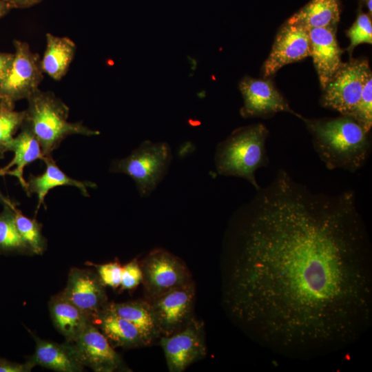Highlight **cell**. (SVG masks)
<instances>
[{
	"mask_svg": "<svg viewBox=\"0 0 372 372\" xmlns=\"http://www.w3.org/2000/svg\"><path fill=\"white\" fill-rule=\"evenodd\" d=\"M221 275L229 318L280 355L337 352L371 325V244L352 190L314 192L280 169L232 217Z\"/></svg>",
	"mask_w": 372,
	"mask_h": 372,
	"instance_id": "cell-1",
	"label": "cell"
},
{
	"mask_svg": "<svg viewBox=\"0 0 372 372\" xmlns=\"http://www.w3.org/2000/svg\"><path fill=\"white\" fill-rule=\"evenodd\" d=\"M312 136L313 147L329 169L354 173L368 160L371 143L366 132L352 116L309 119L302 116Z\"/></svg>",
	"mask_w": 372,
	"mask_h": 372,
	"instance_id": "cell-2",
	"label": "cell"
},
{
	"mask_svg": "<svg viewBox=\"0 0 372 372\" xmlns=\"http://www.w3.org/2000/svg\"><path fill=\"white\" fill-rule=\"evenodd\" d=\"M23 124L39 141L45 157L51 156L62 141L72 134L94 136L99 132L81 122L68 121V106L50 91L36 90L28 99Z\"/></svg>",
	"mask_w": 372,
	"mask_h": 372,
	"instance_id": "cell-3",
	"label": "cell"
},
{
	"mask_svg": "<svg viewBox=\"0 0 372 372\" xmlns=\"http://www.w3.org/2000/svg\"><path fill=\"white\" fill-rule=\"evenodd\" d=\"M268 135V130L262 123L235 130L216 147L214 161L217 172L243 178L257 190L260 185L256 172L269 165L265 145Z\"/></svg>",
	"mask_w": 372,
	"mask_h": 372,
	"instance_id": "cell-4",
	"label": "cell"
},
{
	"mask_svg": "<svg viewBox=\"0 0 372 372\" xmlns=\"http://www.w3.org/2000/svg\"><path fill=\"white\" fill-rule=\"evenodd\" d=\"M172 158L168 144L145 141L127 157L114 160L110 171L130 176L141 196H147L165 176Z\"/></svg>",
	"mask_w": 372,
	"mask_h": 372,
	"instance_id": "cell-5",
	"label": "cell"
},
{
	"mask_svg": "<svg viewBox=\"0 0 372 372\" xmlns=\"http://www.w3.org/2000/svg\"><path fill=\"white\" fill-rule=\"evenodd\" d=\"M145 299L154 300L193 282L185 263L163 249L152 250L139 262Z\"/></svg>",
	"mask_w": 372,
	"mask_h": 372,
	"instance_id": "cell-6",
	"label": "cell"
},
{
	"mask_svg": "<svg viewBox=\"0 0 372 372\" xmlns=\"http://www.w3.org/2000/svg\"><path fill=\"white\" fill-rule=\"evenodd\" d=\"M369 70V63L364 59H351L342 63L323 90L322 105L335 110L342 115L351 116Z\"/></svg>",
	"mask_w": 372,
	"mask_h": 372,
	"instance_id": "cell-7",
	"label": "cell"
},
{
	"mask_svg": "<svg viewBox=\"0 0 372 372\" xmlns=\"http://www.w3.org/2000/svg\"><path fill=\"white\" fill-rule=\"evenodd\" d=\"M14 59L11 68L0 85V99L10 103L28 99L43 79L41 58L33 52L28 43L14 40Z\"/></svg>",
	"mask_w": 372,
	"mask_h": 372,
	"instance_id": "cell-8",
	"label": "cell"
},
{
	"mask_svg": "<svg viewBox=\"0 0 372 372\" xmlns=\"http://www.w3.org/2000/svg\"><path fill=\"white\" fill-rule=\"evenodd\" d=\"M195 300L196 289L192 282L149 300L160 338L167 337L180 331L192 321Z\"/></svg>",
	"mask_w": 372,
	"mask_h": 372,
	"instance_id": "cell-9",
	"label": "cell"
},
{
	"mask_svg": "<svg viewBox=\"0 0 372 372\" xmlns=\"http://www.w3.org/2000/svg\"><path fill=\"white\" fill-rule=\"evenodd\" d=\"M159 344L170 372L184 371L207 355L204 325L195 318L180 331L161 337Z\"/></svg>",
	"mask_w": 372,
	"mask_h": 372,
	"instance_id": "cell-10",
	"label": "cell"
},
{
	"mask_svg": "<svg viewBox=\"0 0 372 372\" xmlns=\"http://www.w3.org/2000/svg\"><path fill=\"white\" fill-rule=\"evenodd\" d=\"M309 29L285 22L276 34L268 58L262 68L265 78L285 65L310 56Z\"/></svg>",
	"mask_w": 372,
	"mask_h": 372,
	"instance_id": "cell-11",
	"label": "cell"
},
{
	"mask_svg": "<svg viewBox=\"0 0 372 372\" xmlns=\"http://www.w3.org/2000/svg\"><path fill=\"white\" fill-rule=\"evenodd\" d=\"M239 88L244 100L240 114L245 118L270 116L280 112L302 118L291 108L269 80L245 76L240 81Z\"/></svg>",
	"mask_w": 372,
	"mask_h": 372,
	"instance_id": "cell-12",
	"label": "cell"
},
{
	"mask_svg": "<svg viewBox=\"0 0 372 372\" xmlns=\"http://www.w3.org/2000/svg\"><path fill=\"white\" fill-rule=\"evenodd\" d=\"M72 344L82 364L95 372L130 371L92 322Z\"/></svg>",
	"mask_w": 372,
	"mask_h": 372,
	"instance_id": "cell-13",
	"label": "cell"
},
{
	"mask_svg": "<svg viewBox=\"0 0 372 372\" xmlns=\"http://www.w3.org/2000/svg\"><path fill=\"white\" fill-rule=\"evenodd\" d=\"M105 285L99 276L90 269H70L63 296L91 318L107 304Z\"/></svg>",
	"mask_w": 372,
	"mask_h": 372,
	"instance_id": "cell-14",
	"label": "cell"
},
{
	"mask_svg": "<svg viewBox=\"0 0 372 372\" xmlns=\"http://www.w3.org/2000/svg\"><path fill=\"white\" fill-rule=\"evenodd\" d=\"M333 28H314L309 30L310 56L318 73L319 81L324 90L342 64L343 53Z\"/></svg>",
	"mask_w": 372,
	"mask_h": 372,
	"instance_id": "cell-15",
	"label": "cell"
},
{
	"mask_svg": "<svg viewBox=\"0 0 372 372\" xmlns=\"http://www.w3.org/2000/svg\"><path fill=\"white\" fill-rule=\"evenodd\" d=\"M36 345L34 354L28 359L36 365L59 372H81L84 366L79 359L74 344H59L33 335Z\"/></svg>",
	"mask_w": 372,
	"mask_h": 372,
	"instance_id": "cell-16",
	"label": "cell"
},
{
	"mask_svg": "<svg viewBox=\"0 0 372 372\" xmlns=\"http://www.w3.org/2000/svg\"><path fill=\"white\" fill-rule=\"evenodd\" d=\"M8 152H12V159L0 168V176L9 175L17 178L20 185L27 192L28 183L23 177L25 166L38 159L45 158L40 144L29 128L22 124L20 133L11 141Z\"/></svg>",
	"mask_w": 372,
	"mask_h": 372,
	"instance_id": "cell-17",
	"label": "cell"
},
{
	"mask_svg": "<svg viewBox=\"0 0 372 372\" xmlns=\"http://www.w3.org/2000/svg\"><path fill=\"white\" fill-rule=\"evenodd\" d=\"M49 311L56 329L66 342H74L92 322L91 316L66 298L61 292L49 301Z\"/></svg>",
	"mask_w": 372,
	"mask_h": 372,
	"instance_id": "cell-18",
	"label": "cell"
},
{
	"mask_svg": "<svg viewBox=\"0 0 372 372\" xmlns=\"http://www.w3.org/2000/svg\"><path fill=\"white\" fill-rule=\"evenodd\" d=\"M92 322L114 348L146 347L138 329L106 307L92 318Z\"/></svg>",
	"mask_w": 372,
	"mask_h": 372,
	"instance_id": "cell-19",
	"label": "cell"
},
{
	"mask_svg": "<svg viewBox=\"0 0 372 372\" xmlns=\"http://www.w3.org/2000/svg\"><path fill=\"white\" fill-rule=\"evenodd\" d=\"M43 161L46 165L45 172L38 176L30 174L27 181V196L30 197L33 194L37 195V210L44 204L48 192L54 187L63 185L75 187L84 196H89L87 188L96 187V185L92 182L80 181L68 176L56 165L52 156L45 157Z\"/></svg>",
	"mask_w": 372,
	"mask_h": 372,
	"instance_id": "cell-20",
	"label": "cell"
},
{
	"mask_svg": "<svg viewBox=\"0 0 372 372\" xmlns=\"http://www.w3.org/2000/svg\"><path fill=\"white\" fill-rule=\"evenodd\" d=\"M106 308L126 319L139 331L145 346L152 345L160 334L150 302L137 300L125 302H107Z\"/></svg>",
	"mask_w": 372,
	"mask_h": 372,
	"instance_id": "cell-21",
	"label": "cell"
},
{
	"mask_svg": "<svg viewBox=\"0 0 372 372\" xmlns=\"http://www.w3.org/2000/svg\"><path fill=\"white\" fill-rule=\"evenodd\" d=\"M340 0H311L286 23L314 28H337L340 15Z\"/></svg>",
	"mask_w": 372,
	"mask_h": 372,
	"instance_id": "cell-22",
	"label": "cell"
},
{
	"mask_svg": "<svg viewBox=\"0 0 372 372\" xmlns=\"http://www.w3.org/2000/svg\"><path fill=\"white\" fill-rule=\"evenodd\" d=\"M76 45L68 37L46 34V48L41 59L43 73L59 81L65 75L74 59Z\"/></svg>",
	"mask_w": 372,
	"mask_h": 372,
	"instance_id": "cell-23",
	"label": "cell"
},
{
	"mask_svg": "<svg viewBox=\"0 0 372 372\" xmlns=\"http://www.w3.org/2000/svg\"><path fill=\"white\" fill-rule=\"evenodd\" d=\"M14 209L9 207H3V211L0 212L1 254L29 253L15 225Z\"/></svg>",
	"mask_w": 372,
	"mask_h": 372,
	"instance_id": "cell-24",
	"label": "cell"
},
{
	"mask_svg": "<svg viewBox=\"0 0 372 372\" xmlns=\"http://www.w3.org/2000/svg\"><path fill=\"white\" fill-rule=\"evenodd\" d=\"M25 116V110L16 111L14 103L0 99V158L8 152V146L16 132L21 128Z\"/></svg>",
	"mask_w": 372,
	"mask_h": 372,
	"instance_id": "cell-25",
	"label": "cell"
},
{
	"mask_svg": "<svg viewBox=\"0 0 372 372\" xmlns=\"http://www.w3.org/2000/svg\"><path fill=\"white\" fill-rule=\"evenodd\" d=\"M14 214L17 229L29 253L42 254L46 248V240L42 234L41 224L24 216L17 207Z\"/></svg>",
	"mask_w": 372,
	"mask_h": 372,
	"instance_id": "cell-26",
	"label": "cell"
},
{
	"mask_svg": "<svg viewBox=\"0 0 372 372\" xmlns=\"http://www.w3.org/2000/svg\"><path fill=\"white\" fill-rule=\"evenodd\" d=\"M368 132L372 126V74H366L359 101L351 116Z\"/></svg>",
	"mask_w": 372,
	"mask_h": 372,
	"instance_id": "cell-27",
	"label": "cell"
},
{
	"mask_svg": "<svg viewBox=\"0 0 372 372\" xmlns=\"http://www.w3.org/2000/svg\"><path fill=\"white\" fill-rule=\"evenodd\" d=\"M350 39L348 51L352 53L353 49L360 43H372V23L369 14L360 12L351 27L347 31Z\"/></svg>",
	"mask_w": 372,
	"mask_h": 372,
	"instance_id": "cell-28",
	"label": "cell"
},
{
	"mask_svg": "<svg viewBox=\"0 0 372 372\" xmlns=\"http://www.w3.org/2000/svg\"><path fill=\"white\" fill-rule=\"evenodd\" d=\"M93 265L97 269V273L105 286L116 289L121 285L122 267L118 262Z\"/></svg>",
	"mask_w": 372,
	"mask_h": 372,
	"instance_id": "cell-29",
	"label": "cell"
},
{
	"mask_svg": "<svg viewBox=\"0 0 372 372\" xmlns=\"http://www.w3.org/2000/svg\"><path fill=\"white\" fill-rule=\"evenodd\" d=\"M142 278L143 274L139 262L134 258L122 267L120 286L124 290L133 289L142 282Z\"/></svg>",
	"mask_w": 372,
	"mask_h": 372,
	"instance_id": "cell-30",
	"label": "cell"
},
{
	"mask_svg": "<svg viewBox=\"0 0 372 372\" xmlns=\"http://www.w3.org/2000/svg\"><path fill=\"white\" fill-rule=\"evenodd\" d=\"M35 366L30 359L25 363H19L0 358V372H30Z\"/></svg>",
	"mask_w": 372,
	"mask_h": 372,
	"instance_id": "cell-31",
	"label": "cell"
},
{
	"mask_svg": "<svg viewBox=\"0 0 372 372\" xmlns=\"http://www.w3.org/2000/svg\"><path fill=\"white\" fill-rule=\"evenodd\" d=\"M14 59V53L0 52V85L8 75Z\"/></svg>",
	"mask_w": 372,
	"mask_h": 372,
	"instance_id": "cell-32",
	"label": "cell"
},
{
	"mask_svg": "<svg viewBox=\"0 0 372 372\" xmlns=\"http://www.w3.org/2000/svg\"><path fill=\"white\" fill-rule=\"evenodd\" d=\"M11 8H25L33 6L42 0H4Z\"/></svg>",
	"mask_w": 372,
	"mask_h": 372,
	"instance_id": "cell-33",
	"label": "cell"
},
{
	"mask_svg": "<svg viewBox=\"0 0 372 372\" xmlns=\"http://www.w3.org/2000/svg\"><path fill=\"white\" fill-rule=\"evenodd\" d=\"M0 204H1L3 207H9L12 209H14L16 207V204L13 203L11 200H10L8 197H6L0 190Z\"/></svg>",
	"mask_w": 372,
	"mask_h": 372,
	"instance_id": "cell-34",
	"label": "cell"
},
{
	"mask_svg": "<svg viewBox=\"0 0 372 372\" xmlns=\"http://www.w3.org/2000/svg\"><path fill=\"white\" fill-rule=\"evenodd\" d=\"M11 9L10 5L4 0H0V19L5 16Z\"/></svg>",
	"mask_w": 372,
	"mask_h": 372,
	"instance_id": "cell-35",
	"label": "cell"
},
{
	"mask_svg": "<svg viewBox=\"0 0 372 372\" xmlns=\"http://www.w3.org/2000/svg\"><path fill=\"white\" fill-rule=\"evenodd\" d=\"M363 1L365 2L368 8L370 15H371V12H372L371 0H363Z\"/></svg>",
	"mask_w": 372,
	"mask_h": 372,
	"instance_id": "cell-36",
	"label": "cell"
}]
</instances>
